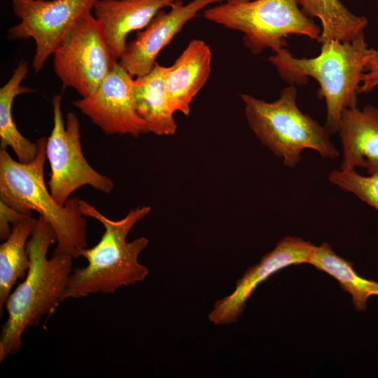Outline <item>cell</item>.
<instances>
[{
	"label": "cell",
	"instance_id": "obj_23",
	"mask_svg": "<svg viewBox=\"0 0 378 378\" xmlns=\"http://www.w3.org/2000/svg\"><path fill=\"white\" fill-rule=\"evenodd\" d=\"M378 87V50L373 49L366 64L358 93H366Z\"/></svg>",
	"mask_w": 378,
	"mask_h": 378
},
{
	"label": "cell",
	"instance_id": "obj_20",
	"mask_svg": "<svg viewBox=\"0 0 378 378\" xmlns=\"http://www.w3.org/2000/svg\"><path fill=\"white\" fill-rule=\"evenodd\" d=\"M302 10L309 17L318 18L321 31L317 41L351 42L363 33L368 24L364 16L350 12L340 0H296Z\"/></svg>",
	"mask_w": 378,
	"mask_h": 378
},
{
	"label": "cell",
	"instance_id": "obj_16",
	"mask_svg": "<svg viewBox=\"0 0 378 378\" xmlns=\"http://www.w3.org/2000/svg\"><path fill=\"white\" fill-rule=\"evenodd\" d=\"M168 66L155 63L148 74L134 79L133 93L136 110L148 125V132L156 135H172L177 130L174 113L169 110L165 76Z\"/></svg>",
	"mask_w": 378,
	"mask_h": 378
},
{
	"label": "cell",
	"instance_id": "obj_6",
	"mask_svg": "<svg viewBox=\"0 0 378 378\" xmlns=\"http://www.w3.org/2000/svg\"><path fill=\"white\" fill-rule=\"evenodd\" d=\"M204 17L243 33L244 44L253 54L286 48L290 34L317 40L321 31L296 0H224L206 9Z\"/></svg>",
	"mask_w": 378,
	"mask_h": 378
},
{
	"label": "cell",
	"instance_id": "obj_4",
	"mask_svg": "<svg viewBox=\"0 0 378 378\" xmlns=\"http://www.w3.org/2000/svg\"><path fill=\"white\" fill-rule=\"evenodd\" d=\"M46 137L37 141V153L28 162L14 160L6 148L0 149V201L24 214L37 211L51 225L57 236L53 254L80 257L88 247L87 223L78 197L60 205L44 179Z\"/></svg>",
	"mask_w": 378,
	"mask_h": 378
},
{
	"label": "cell",
	"instance_id": "obj_2",
	"mask_svg": "<svg viewBox=\"0 0 378 378\" xmlns=\"http://www.w3.org/2000/svg\"><path fill=\"white\" fill-rule=\"evenodd\" d=\"M79 207L85 216L99 221L104 228L99 241L80 253L88 264L72 271L66 298H78L90 294L113 293L121 286L134 285L144 281L149 270L138 260L140 253L149 240L141 237L127 241V237L133 227L150 214L149 206L134 208L122 219L113 220L85 200H79Z\"/></svg>",
	"mask_w": 378,
	"mask_h": 378
},
{
	"label": "cell",
	"instance_id": "obj_14",
	"mask_svg": "<svg viewBox=\"0 0 378 378\" xmlns=\"http://www.w3.org/2000/svg\"><path fill=\"white\" fill-rule=\"evenodd\" d=\"M342 144V169L378 170V108L368 104L343 110L337 130Z\"/></svg>",
	"mask_w": 378,
	"mask_h": 378
},
{
	"label": "cell",
	"instance_id": "obj_13",
	"mask_svg": "<svg viewBox=\"0 0 378 378\" xmlns=\"http://www.w3.org/2000/svg\"><path fill=\"white\" fill-rule=\"evenodd\" d=\"M178 0H98L94 6L97 20L113 57L122 55L128 34L144 29L165 7Z\"/></svg>",
	"mask_w": 378,
	"mask_h": 378
},
{
	"label": "cell",
	"instance_id": "obj_9",
	"mask_svg": "<svg viewBox=\"0 0 378 378\" xmlns=\"http://www.w3.org/2000/svg\"><path fill=\"white\" fill-rule=\"evenodd\" d=\"M20 22L8 30L9 40L33 38L32 68L40 71L70 29L93 10L98 0H10Z\"/></svg>",
	"mask_w": 378,
	"mask_h": 378
},
{
	"label": "cell",
	"instance_id": "obj_17",
	"mask_svg": "<svg viewBox=\"0 0 378 378\" xmlns=\"http://www.w3.org/2000/svg\"><path fill=\"white\" fill-rule=\"evenodd\" d=\"M29 71L28 62L22 60L10 79L0 88V144L1 148H10L18 160L28 162L36 155L37 144L31 142L18 130L12 115V106L16 96L34 91L21 85Z\"/></svg>",
	"mask_w": 378,
	"mask_h": 378
},
{
	"label": "cell",
	"instance_id": "obj_11",
	"mask_svg": "<svg viewBox=\"0 0 378 378\" xmlns=\"http://www.w3.org/2000/svg\"><path fill=\"white\" fill-rule=\"evenodd\" d=\"M315 245L295 236L279 240L274 249L264 255L260 262L247 269L237 280L235 289L227 296L216 302L209 314L215 325L234 323L242 314L247 300L257 287L276 272L295 265L309 263Z\"/></svg>",
	"mask_w": 378,
	"mask_h": 378
},
{
	"label": "cell",
	"instance_id": "obj_1",
	"mask_svg": "<svg viewBox=\"0 0 378 378\" xmlns=\"http://www.w3.org/2000/svg\"><path fill=\"white\" fill-rule=\"evenodd\" d=\"M55 242L54 230L39 216L27 244L29 268L5 304L8 318L0 335V363L20 350L27 328L38 326L42 317L53 314L66 299L74 258L65 254L48 258V250Z\"/></svg>",
	"mask_w": 378,
	"mask_h": 378
},
{
	"label": "cell",
	"instance_id": "obj_7",
	"mask_svg": "<svg viewBox=\"0 0 378 378\" xmlns=\"http://www.w3.org/2000/svg\"><path fill=\"white\" fill-rule=\"evenodd\" d=\"M62 96L52 99L53 126L47 138L46 152L50 167L48 186L60 205H65L74 192L82 186L108 194L114 187L113 181L95 170L83 152L80 122L74 112L66 114L64 123L61 109Z\"/></svg>",
	"mask_w": 378,
	"mask_h": 378
},
{
	"label": "cell",
	"instance_id": "obj_10",
	"mask_svg": "<svg viewBox=\"0 0 378 378\" xmlns=\"http://www.w3.org/2000/svg\"><path fill=\"white\" fill-rule=\"evenodd\" d=\"M133 84V77L118 61L94 92L73 105L106 134L139 136L149 132L136 110Z\"/></svg>",
	"mask_w": 378,
	"mask_h": 378
},
{
	"label": "cell",
	"instance_id": "obj_22",
	"mask_svg": "<svg viewBox=\"0 0 378 378\" xmlns=\"http://www.w3.org/2000/svg\"><path fill=\"white\" fill-rule=\"evenodd\" d=\"M29 216H31V214L21 213L0 201L1 240H6L10 235L13 226Z\"/></svg>",
	"mask_w": 378,
	"mask_h": 378
},
{
	"label": "cell",
	"instance_id": "obj_12",
	"mask_svg": "<svg viewBox=\"0 0 378 378\" xmlns=\"http://www.w3.org/2000/svg\"><path fill=\"white\" fill-rule=\"evenodd\" d=\"M224 0H192L184 4L178 0L165 12L160 10L136 38L127 43L118 59L119 64L132 77L142 76L154 67L156 57L184 25L197 14L212 4Z\"/></svg>",
	"mask_w": 378,
	"mask_h": 378
},
{
	"label": "cell",
	"instance_id": "obj_15",
	"mask_svg": "<svg viewBox=\"0 0 378 378\" xmlns=\"http://www.w3.org/2000/svg\"><path fill=\"white\" fill-rule=\"evenodd\" d=\"M210 47L200 39L192 40L165 76V90L169 110L185 115L190 112L193 98L206 84L211 69Z\"/></svg>",
	"mask_w": 378,
	"mask_h": 378
},
{
	"label": "cell",
	"instance_id": "obj_21",
	"mask_svg": "<svg viewBox=\"0 0 378 378\" xmlns=\"http://www.w3.org/2000/svg\"><path fill=\"white\" fill-rule=\"evenodd\" d=\"M328 180L341 190L353 193L378 212V170L363 176L355 169H335L329 174Z\"/></svg>",
	"mask_w": 378,
	"mask_h": 378
},
{
	"label": "cell",
	"instance_id": "obj_3",
	"mask_svg": "<svg viewBox=\"0 0 378 378\" xmlns=\"http://www.w3.org/2000/svg\"><path fill=\"white\" fill-rule=\"evenodd\" d=\"M320 54L297 58L283 48L269 57L279 76L289 85H302L309 77L319 85L318 97L326 104V127L337 132L343 110L357 106V94L366 64L372 52L362 33L351 42L328 41Z\"/></svg>",
	"mask_w": 378,
	"mask_h": 378
},
{
	"label": "cell",
	"instance_id": "obj_18",
	"mask_svg": "<svg viewBox=\"0 0 378 378\" xmlns=\"http://www.w3.org/2000/svg\"><path fill=\"white\" fill-rule=\"evenodd\" d=\"M309 264L337 280L340 287L351 295L352 304L358 312L367 309V302L371 296H378V281L360 276L355 271L353 263L338 255L328 242L315 246Z\"/></svg>",
	"mask_w": 378,
	"mask_h": 378
},
{
	"label": "cell",
	"instance_id": "obj_5",
	"mask_svg": "<svg viewBox=\"0 0 378 378\" xmlns=\"http://www.w3.org/2000/svg\"><path fill=\"white\" fill-rule=\"evenodd\" d=\"M248 124L260 143L282 160L286 167H295L306 149L326 159L334 160L340 151L330 133L297 104V89L289 85L272 102L241 94Z\"/></svg>",
	"mask_w": 378,
	"mask_h": 378
},
{
	"label": "cell",
	"instance_id": "obj_8",
	"mask_svg": "<svg viewBox=\"0 0 378 378\" xmlns=\"http://www.w3.org/2000/svg\"><path fill=\"white\" fill-rule=\"evenodd\" d=\"M52 55L54 71L63 86L82 97L94 92L118 61L92 12L70 29Z\"/></svg>",
	"mask_w": 378,
	"mask_h": 378
},
{
	"label": "cell",
	"instance_id": "obj_19",
	"mask_svg": "<svg viewBox=\"0 0 378 378\" xmlns=\"http://www.w3.org/2000/svg\"><path fill=\"white\" fill-rule=\"evenodd\" d=\"M37 218L25 217L13 226L8 237L0 245V309L3 308L18 279H24L30 266L27 248Z\"/></svg>",
	"mask_w": 378,
	"mask_h": 378
}]
</instances>
